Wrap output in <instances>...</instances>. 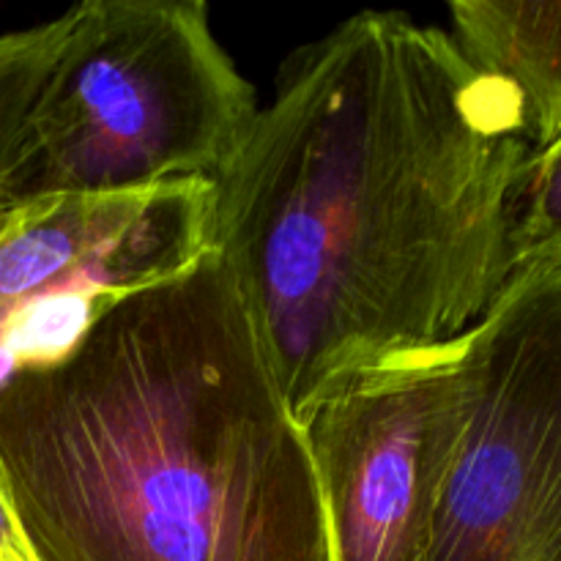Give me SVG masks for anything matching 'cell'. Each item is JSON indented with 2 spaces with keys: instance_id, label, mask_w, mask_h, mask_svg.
Instances as JSON below:
<instances>
[{
  "instance_id": "6da1fadb",
  "label": "cell",
  "mask_w": 561,
  "mask_h": 561,
  "mask_svg": "<svg viewBox=\"0 0 561 561\" xmlns=\"http://www.w3.org/2000/svg\"><path fill=\"white\" fill-rule=\"evenodd\" d=\"M531 153L513 88L405 11H359L283 60L211 181L214 252L299 425L485 316Z\"/></svg>"
},
{
  "instance_id": "7a4b0ae2",
  "label": "cell",
  "mask_w": 561,
  "mask_h": 561,
  "mask_svg": "<svg viewBox=\"0 0 561 561\" xmlns=\"http://www.w3.org/2000/svg\"><path fill=\"white\" fill-rule=\"evenodd\" d=\"M36 561H334L305 427L217 252L0 389Z\"/></svg>"
},
{
  "instance_id": "3957f363",
  "label": "cell",
  "mask_w": 561,
  "mask_h": 561,
  "mask_svg": "<svg viewBox=\"0 0 561 561\" xmlns=\"http://www.w3.org/2000/svg\"><path fill=\"white\" fill-rule=\"evenodd\" d=\"M203 0H85L27 115L3 195L214 181L257 118Z\"/></svg>"
},
{
  "instance_id": "277c9868",
  "label": "cell",
  "mask_w": 561,
  "mask_h": 561,
  "mask_svg": "<svg viewBox=\"0 0 561 561\" xmlns=\"http://www.w3.org/2000/svg\"><path fill=\"white\" fill-rule=\"evenodd\" d=\"M463 378L427 561H561V255L515 263Z\"/></svg>"
},
{
  "instance_id": "5b68a950",
  "label": "cell",
  "mask_w": 561,
  "mask_h": 561,
  "mask_svg": "<svg viewBox=\"0 0 561 561\" xmlns=\"http://www.w3.org/2000/svg\"><path fill=\"white\" fill-rule=\"evenodd\" d=\"M214 252L211 181L107 195H0V389L44 370L99 318Z\"/></svg>"
},
{
  "instance_id": "8992f818",
  "label": "cell",
  "mask_w": 561,
  "mask_h": 561,
  "mask_svg": "<svg viewBox=\"0 0 561 561\" xmlns=\"http://www.w3.org/2000/svg\"><path fill=\"white\" fill-rule=\"evenodd\" d=\"M463 345L362 373L301 425L334 561H427L463 420Z\"/></svg>"
},
{
  "instance_id": "52a82bcc",
  "label": "cell",
  "mask_w": 561,
  "mask_h": 561,
  "mask_svg": "<svg viewBox=\"0 0 561 561\" xmlns=\"http://www.w3.org/2000/svg\"><path fill=\"white\" fill-rule=\"evenodd\" d=\"M449 33L485 75L520 99L531 148L561 135V0H453Z\"/></svg>"
},
{
  "instance_id": "ba28073f",
  "label": "cell",
  "mask_w": 561,
  "mask_h": 561,
  "mask_svg": "<svg viewBox=\"0 0 561 561\" xmlns=\"http://www.w3.org/2000/svg\"><path fill=\"white\" fill-rule=\"evenodd\" d=\"M75 27V5L31 27L0 33V195L22 146L27 115Z\"/></svg>"
},
{
  "instance_id": "9c48e42d",
  "label": "cell",
  "mask_w": 561,
  "mask_h": 561,
  "mask_svg": "<svg viewBox=\"0 0 561 561\" xmlns=\"http://www.w3.org/2000/svg\"><path fill=\"white\" fill-rule=\"evenodd\" d=\"M542 255H561V135L531 153L515 217V263Z\"/></svg>"
},
{
  "instance_id": "30bf717a",
  "label": "cell",
  "mask_w": 561,
  "mask_h": 561,
  "mask_svg": "<svg viewBox=\"0 0 561 561\" xmlns=\"http://www.w3.org/2000/svg\"><path fill=\"white\" fill-rule=\"evenodd\" d=\"M0 561H36L25 537H22L20 526H16L3 488H0Z\"/></svg>"
}]
</instances>
